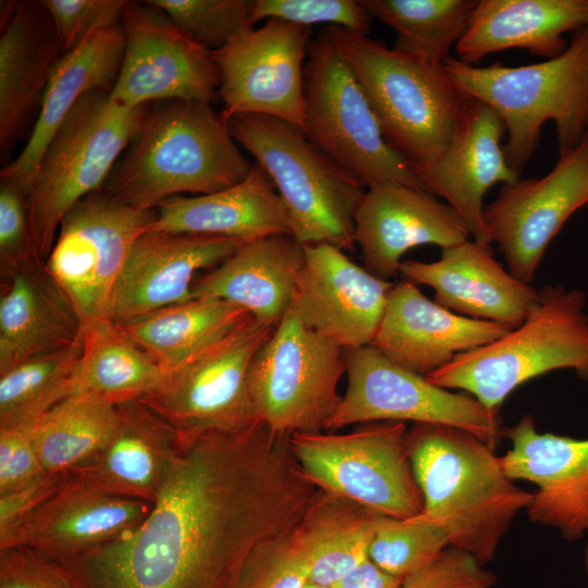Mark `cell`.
I'll return each mask as SVG.
<instances>
[{"label":"cell","mask_w":588,"mask_h":588,"mask_svg":"<svg viewBox=\"0 0 588 588\" xmlns=\"http://www.w3.org/2000/svg\"><path fill=\"white\" fill-rule=\"evenodd\" d=\"M289 438L257 422L182 440L134 530L59 561L83 588H246L322 492L303 474Z\"/></svg>","instance_id":"1"},{"label":"cell","mask_w":588,"mask_h":588,"mask_svg":"<svg viewBox=\"0 0 588 588\" xmlns=\"http://www.w3.org/2000/svg\"><path fill=\"white\" fill-rule=\"evenodd\" d=\"M406 449L422 495V516L445 531L450 547L482 565L492 561L532 492L518 488L494 449L467 431L414 424Z\"/></svg>","instance_id":"2"},{"label":"cell","mask_w":588,"mask_h":588,"mask_svg":"<svg viewBox=\"0 0 588 588\" xmlns=\"http://www.w3.org/2000/svg\"><path fill=\"white\" fill-rule=\"evenodd\" d=\"M253 167L211 102L162 101L147 108L106 193L135 209L154 210L173 196L231 187Z\"/></svg>","instance_id":"3"},{"label":"cell","mask_w":588,"mask_h":588,"mask_svg":"<svg viewBox=\"0 0 588 588\" xmlns=\"http://www.w3.org/2000/svg\"><path fill=\"white\" fill-rule=\"evenodd\" d=\"M443 68L461 93L500 118L507 162L519 173L547 121L555 124L560 155L574 149L588 128V27L576 30L560 56L543 62L478 66L451 57Z\"/></svg>","instance_id":"4"},{"label":"cell","mask_w":588,"mask_h":588,"mask_svg":"<svg viewBox=\"0 0 588 588\" xmlns=\"http://www.w3.org/2000/svg\"><path fill=\"white\" fill-rule=\"evenodd\" d=\"M359 82L385 140L412 168L448 148L467 99L443 64L402 54L368 35L327 26Z\"/></svg>","instance_id":"5"},{"label":"cell","mask_w":588,"mask_h":588,"mask_svg":"<svg viewBox=\"0 0 588 588\" xmlns=\"http://www.w3.org/2000/svg\"><path fill=\"white\" fill-rule=\"evenodd\" d=\"M580 290L546 285L523 323L476 350L460 354L427 376L432 383L471 394L499 414L520 384L544 373L572 369L588 377V316Z\"/></svg>","instance_id":"6"},{"label":"cell","mask_w":588,"mask_h":588,"mask_svg":"<svg viewBox=\"0 0 588 588\" xmlns=\"http://www.w3.org/2000/svg\"><path fill=\"white\" fill-rule=\"evenodd\" d=\"M229 125L234 140L272 180L292 236L303 245L327 243L353 250L354 217L367 186L281 119L240 114Z\"/></svg>","instance_id":"7"},{"label":"cell","mask_w":588,"mask_h":588,"mask_svg":"<svg viewBox=\"0 0 588 588\" xmlns=\"http://www.w3.org/2000/svg\"><path fill=\"white\" fill-rule=\"evenodd\" d=\"M113 100L108 91L85 95L47 147L27 193L28 220L37 258L45 264L64 216L84 197L102 189L147 111Z\"/></svg>","instance_id":"8"},{"label":"cell","mask_w":588,"mask_h":588,"mask_svg":"<svg viewBox=\"0 0 588 588\" xmlns=\"http://www.w3.org/2000/svg\"><path fill=\"white\" fill-rule=\"evenodd\" d=\"M304 119L306 136L367 187L395 182L422 188L407 160L385 140L359 82L327 27L308 46Z\"/></svg>","instance_id":"9"},{"label":"cell","mask_w":588,"mask_h":588,"mask_svg":"<svg viewBox=\"0 0 588 588\" xmlns=\"http://www.w3.org/2000/svg\"><path fill=\"white\" fill-rule=\"evenodd\" d=\"M402 421L368 422L347 433H294L292 455L305 477L324 493L376 514L408 518L422 513Z\"/></svg>","instance_id":"10"},{"label":"cell","mask_w":588,"mask_h":588,"mask_svg":"<svg viewBox=\"0 0 588 588\" xmlns=\"http://www.w3.org/2000/svg\"><path fill=\"white\" fill-rule=\"evenodd\" d=\"M345 350L290 309L256 353L248 389L256 416L273 433L321 432L339 406Z\"/></svg>","instance_id":"11"},{"label":"cell","mask_w":588,"mask_h":588,"mask_svg":"<svg viewBox=\"0 0 588 588\" xmlns=\"http://www.w3.org/2000/svg\"><path fill=\"white\" fill-rule=\"evenodd\" d=\"M275 328L247 315L233 329L164 372L157 388L140 399L181 439L237 432L257 422L249 389L252 362Z\"/></svg>","instance_id":"12"},{"label":"cell","mask_w":588,"mask_h":588,"mask_svg":"<svg viewBox=\"0 0 588 588\" xmlns=\"http://www.w3.org/2000/svg\"><path fill=\"white\" fill-rule=\"evenodd\" d=\"M155 216V209L138 210L99 191L62 219L44 267L83 327L110 318L113 291L130 252Z\"/></svg>","instance_id":"13"},{"label":"cell","mask_w":588,"mask_h":588,"mask_svg":"<svg viewBox=\"0 0 588 588\" xmlns=\"http://www.w3.org/2000/svg\"><path fill=\"white\" fill-rule=\"evenodd\" d=\"M347 388L324 430L354 424L412 421L454 427L495 449L499 414L390 360L371 345L345 351Z\"/></svg>","instance_id":"14"},{"label":"cell","mask_w":588,"mask_h":588,"mask_svg":"<svg viewBox=\"0 0 588 588\" xmlns=\"http://www.w3.org/2000/svg\"><path fill=\"white\" fill-rule=\"evenodd\" d=\"M311 27L269 19L212 51L220 71L221 115L281 119L304 132V68Z\"/></svg>","instance_id":"15"},{"label":"cell","mask_w":588,"mask_h":588,"mask_svg":"<svg viewBox=\"0 0 588 588\" xmlns=\"http://www.w3.org/2000/svg\"><path fill=\"white\" fill-rule=\"evenodd\" d=\"M125 49L110 97L127 107L152 101L211 102L220 87L212 51L191 39L158 8L126 1Z\"/></svg>","instance_id":"16"},{"label":"cell","mask_w":588,"mask_h":588,"mask_svg":"<svg viewBox=\"0 0 588 588\" xmlns=\"http://www.w3.org/2000/svg\"><path fill=\"white\" fill-rule=\"evenodd\" d=\"M588 204V128L580 143L560 155L542 177L518 179L502 186L485 207L490 242L507 270L530 284L543 254L567 219Z\"/></svg>","instance_id":"17"},{"label":"cell","mask_w":588,"mask_h":588,"mask_svg":"<svg viewBox=\"0 0 588 588\" xmlns=\"http://www.w3.org/2000/svg\"><path fill=\"white\" fill-rule=\"evenodd\" d=\"M304 249L290 309L345 351L370 345L394 283L373 275L331 244Z\"/></svg>","instance_id":"18"},{"label":"cell","mask_w":588,"mask_h":588,"mask_svg":"<svg viewBox=\"0 0 588 588\" xmlns=\"http://www.w3.org/2000/svg\"><path fill=\"white\" fill-rule=\"evenodd\" d=\"M502 432L511 442L500 456L504 473L537 486L525 510L528 518L567 540L581 538L588 532V438L539 432L531 415Z\"/></svg>","instance_id":"19"},{"label":"cell","mask_w":588,"mask_h":588,"mask_svg":"<svg viewBox=\"0 0 588 588\" xmlns=\"http://www.w3.org/2000/svg\"><path fill=\"white\" fill-rule=\"evenodd\" d=\"M461 216L432 193L395 182L366 188L354 217V242L364 268L390 281L405 253L419 245L442 249L470 238Z\"/></svg>","instance_id":"20"},{"label":"cell","mask_w":588,"mask_h":588,"mask_svg":"<svg viewBox=\"0 0 588 588\" xmlns=\"http://www.w3.org/2000/svg\"><path fill=\"white\" fill-rule=\"evenodd\" d=\"M504 134L497 113L467 97L445 151L434 162L413 168L422 188L443 197L461 216L471 238L490 244L483 197L494 184H511L519 179L501 146Z\"/></svg>","instance_id":"21"},{"label":"cell","mask_w":588,"mask_h":588,"mask_svg":"<svg viewBox=\"0 0 588 588\" xmlns=\"http://www.w3.org/2000/svg\"><path fill=\"white\" fill-rule=\"evenodd\" d=\"M241 241L147 230L135 241L113 291L110 318L125 322L193 298L198 271L225 260Z\"/></svg>","instance_id":"22"},{"label":"cell","mask_w":588,"mask_h":588,"mask_svg":"<svg viewBox=\"0 0 588 588\" xmlns=\"http://www.w3.org/2000/svg\"><path fill=\"white\" fill-rule=\"evenodd\" d=\"M400 274L434 291L433 301L473 319L498 322L509 330L523 323L539 292L514 277L494 258L490 243L468 238L443 248L433 262L403 260Z\"/></svg>","instance_id":"23"},{"label":"cell","mask_w":588,"mask_h":588,"mask_svg":"<svg viewBox=\"0 0 588 588\" xmlns=\"http://www.w3.org/2000/svg\"><path fill=\"white\" fill-rule=\"evenodd\" d=\"M507 331L498 322L444 308L404 279L393 284L370 345L393 363L427 377L460 354L483 346Z\"/></svg>","instance_id":"24"},{"label":"cell","mask_w":588,"mask_h":588,"mask_svg":"<svg viewBox=\"0 0 588 588\" xmlns=\"http://www.w3.org/2000/svg\"><path fill=\"white\" fill-rule=\"evenodd\" d=\"M152 503L86 487L71 478L33 514L0 538V550L23 546L62 560L134 530Z\"/></svg>","instance_id":"25"},{"label":"cell","mask_w":588,"mask_h":588,"mask_svg":"<svg viewBox=\"0 0 588 588\" xmlns=\"http://www.w3.org/2000/svg\"><path fill=\"white\" fill-rule=\"evenodd\" d=\"M183 448L177 431L140 400L117 405V421L106 444L69 473L86 487L152 503Z\"/></svg>","instance_id":"26"},{"label":"cell","mask_w":588,"mask_h":588,"mask_svg":"<svg viewBox=\"0 0 588 588\" xmlns=\"http://www.w3.org/2000/svg\"><path fill=\"white\" fill-rule=\"evenodd\" d=\"M122 24L99 28L52 65L39 103V114L20 155L1 171V179L28 193L42 156L75 105L94 90L110 93L124 56Z\"/></svg>","instance_id":"27"},{"label":"cell","mask_w":588,"mask_h":588,"mask_svg":"<svg viewBox=\"0 0 588 588\" xmlns=\"http://www.w3.org/2000/svg\"><path fill=\"white\" fill-rule=\"evenodd\" d=\"M304 259V245L289 234L242 242L225 260L195 280L193 298L226 301L277 328L291 308Z\"/></svg>","instance_id":"28"},{"label":"cell","mask_w":588,"mask_h":588,"mask_svg":"<svg viewBox=\"0 0 588 588\" xmlns=\"http://www.w3.org/2000/svg\"><path fill=\"white\" fill-rule=\"evenodd\" d=\"M148 230L247 242L292 235L291 221L272 180L256 162L240 183L210 194L173 196L156 209Z\"/></svg>","instance_id":"29"},{"label":"cell","mask_w":588,"mask_h":588,"mask_svg":"<svg viewBox=\"0 0 588 588\" xmlns=\"http://www.w3.org/2000/svg\"><path fill=\"white\" fill-rule=\"evenodd\" d=\"M584 27L588 0H479L455 51L470 65L514 48L553 59L568 46L563 35Z\"/></svg>","instance_id":"30"},{"label":"cell","mask_w":588,"mask_h":588,"mask_svg":"<svg viewBox=\"0 0 588 588\" xmlns=\"http://www.w3.org/2000/svg\"><path fill=\"white\" fill-rule=\"evenodd\" d=\"M83 323L62 290L32 265L5 281L0 294V372L82 340Z\"/></svg>","instance_id":"31"},{"label":"cell","mask_w":588,"mask_h":588,"mask_svg":"<svg viewBox=\"0 0 588 588\" xmlns=\"http://www.w3.org/2000/svg\"><path fill=\"white\" fill-rule=\"evenodd\" d=\"M61 50L51 19L40 1H17L0 38V145L3 154L40 103L49 72Z\"/></svg>","instance_id":"32"},{"label":"cell","mask_w":588,"mask_h":588,"mask_svg":"<svg viewBox=\"0 0 588 588\" xmlns=\"http://www.w3.org/2000/svg\"><path fill=\"white\" fill-rule=\"evenodd\" d=\"M162 369L111 318L83 327L82 351L69 383V396L119 405L140 400L161 381Z\"/></svg>","instance_id":"33"},{"label":"cell","mask_w":588,"mask_h":588,"mask_svg":"<svg viewBox=\"0 0 588 588\" xmlns=\"http://www.w3.org/2000/svg\"><path fill=\"white\" fill-rule=\"evenodd\" d=\"M378 515L322 491L292 534L307 564L308 584L330 588L369 559Z\"/></svg>","instance_id":"34"},{"label":"cell","mask_w":588,"mask_h":588,"mask_svg":"<svg viewBox=\"0 0 588 588\" xmlns=\"http://www.w3.org/2000/svg\"><path fill=\"white\" fill-rule=\"evenodd\" d=\"M247 315L226 301L196 297L118 323L167 372L224 335Z\"/></svg>","instance_id":"35"},{"label":"cell","mask_w":588,"mask_h":588,"mask_svg":"<svg viewBox=\"0 0 588 588\" xmlns=\"http://www.w3.org/2000/svg\"><path fill=\"white\" fill-rule=\"evenodd\" d=\"M373 16L396 34L393 49L414 59L443 64L466 33L476 0H363Z\"/></svg>","instance_id":"36"},{"label":"cell","mask_w":588,"mask_h":588,"mask_svg":"<svg viewBox=\"0 0 588 588\" xmlns=\"http://www.w3.org/2000/svg\"><path fill=\"white\" fill-rule=\"evenodd\" d=\"M117 405L72 395L40 416L33 440L46 474H69L91 458L108 441Z\"/></svg>","instance_id":"37"},{"label":"cell","mask_w":588,"mask_h":588,"mask_svg":"<svg viewBox=\"0 0 588 588\" xmlns=\"http://www.w3.org/2000/svg\"><path fill=\"white\" fill-rule=\"evenodd\" d=\"M81 351L82 340L0 372V428L34 422L68 397Z\"/></svg>","instance_id":"38"},{"label":"cell","mask_w":588,"mask_h":588,"mask_svg":"<svg viewBox=\"0 0 588 588\" xmlns=\"http://www.w3.org/2000/svg\"><path fill=\"white\" fill-rule=\"evenodd\" d=\"M448 547L445 531L422 514L408 518L378 515L369 559L383 571L404 579L430 564Z\"/></svg>","instance_id":"39"},{"label":"cell","mask_w":588,"mask_h":588,"mask_svg":"<svg viewBox=\"0 0 588 588\" xmlns=\"http://www.w3.org/2000/svg\"><path fill=\"white\" fill-rule=\"evenodd\" d=\"M194 41L215 51L253 27L255 0H149Z\"/></svg>","instance_id":"40"},{"label":"cell","mask_w":588,"mask_h":588,"mask_svg":"<svg viewBox=\"0 0 588 588\" xmlns=\"http://www.w3.org/2000/svg\"><path fill=\"white\" fill-rule=\"evenodd\" d=\"M277 19L303 26H340L368 35L370 16L359 1L353 0H255L252 21Z\"/></svg>","instance_id":"41"},{"label":"cell","mask_w":588,"mask_h":588,"mask_svg":"<svg viewBox=\"0 0 588 588\" xmlns=\"http://www.w3.org/2000/svg\"><path fill=\"white\" fill-rule=\"evenodd\" d=\"M42 264L32 237L27 194L17 183L0 182V274L5 281L19 271Z\"/></svg>","instance_id":"42"},{"label":"cell","mask_w":588,"mask_h":588,"mask_svg":"<svg viewBox=\"0 0 588 588\" xmlns=\"http://www.w3.org/2000/svg\"><path fill=\"white\" fill-rule=\"evenodd\" d=\"M63 53L93 32L121 23L124 0H42Z\"/></svg>","instance_id":"43"},{"label":"cell","mask_w":588,"mask_h":588,"mask_svg":"<svg viewBox=\"0 0 588 588\" xmlns=\"http://www.w3.org/2000/svg\"><path fill=\"white\" fill-rule=\"evenodd\" d=\"M0 588H83L59 560L16 546L0 550Z\"/></svg>","instance_id":"44"},{"label":"cell","mask_w":588,"mask_h":588,"mask_svg":"<svg viewBox=\"0 0 588 588\" xmlns=\"http://www.w3.org/2000/svg\"><path fill=\"white\" fill-rule=\"evenodd\" d=\"M497 576L468 553L448 547L424 568L403 579L402 588H492Z\"/></svg>","instance_id":"45"},{"label":"cell","mask_w":588,"mask_h":588,"mask_svg":"<svg viewBox=\"0 0 588 588\" xmlns=\"http://www.w3.org/2000/svg\"><path fill=\"white\" fill-rule=\"evenodd\" d=\"M34 422L0 428V494L22 489L46 474L34 445Z\"/></svg>","instance_id":"46"},{"label":"cell","mask_w":588,"mask_h":588,"mask_svg":"<svg viewBox=\"0 0 588 588\" xmlns=\"http://www.w3.org/2000/svg\"><path fill=\"white\" fill-rule=\"evenodd\" d=\"M308 569L292 535L256 568L246 588H305Z\"/></svg>","instance_id":"47"},{"label":"cell","mask_w":588,"mask_h":588,"mask_svg":"<svg viewBox=\"0 0 588 588\" xmlns=\"http://www.w3.org/2000/svg\"><path fill=\"white\" fill-rule=\"evenodd\" d=\"M69 479V474H45L28 486L0 494V538L33 514Z\"/></svg>","instance_id":"48"},{"label":"cell","mask_w":588,"mask_h":588,"mask_svg":"<svg viewBox=\"0 0 588 588\" xmlns=\"http://www.w3.org/2000/svg\"><path fill=\"white\" fill-rule=\"evenodd\" d=\"M402 585L403 578L367 559L330 588H402Z\"/></svg>","instance_id":"49"},{"label":"cell","mask_w":588,"mask_h":588,"mask_svg":"<svg viewBox=\"0 0 588 588\" xmlns=\"http://www.w3.org/2000/svg\"><path fill=\"white\" fill-rule=\"evenodd\" d=\"M584 564H585L586 572L588 573V543L586 546L585 553H584Z\"/></svg>","instance_id":"50"},{"label":"cell","mask_w":588,"mask_h":588,"mask_svg":"<svg viewBox=\"0 0 588 588\" xmlns=\"http://www.w3.org/2000/svg\"><path fill=\"white\" fill-rule=\"evenodd\" d=\"M305 588H329V587H322V586H316L313 584H307Z\"/></svg>","instance_id":"51"}]
</instances>
